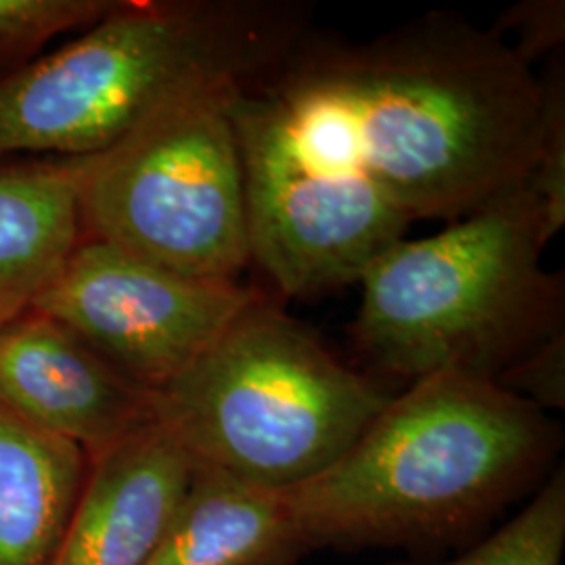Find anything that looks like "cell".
Returning a JSON list of instances; mask_svg holds the SVG:
<instances>
[{"instance_id":"2","label":"cell","mask_w":565,"mask_h":565,"mask_svg":"<svg viewBox=\"0 0 565 565\" xmlns=\"http://www.w3.org/2000/svg\"><path fill=\"white\" fill-rule=\"evenodd\" d=\"M557 450L545 411L446 371L392 396L335 463L282 494L310 548L398 545L482 520Z\"/></svg>"},{"instance_id":"13","label":"cell","mask_w":565,"mask_h":565,"mask_svg":"<svg viewBox=\"0 0 565 565\" xmlns=\"http://www.w3.org/2000/svg\"><path fill=\"white\" fill-rule=\"evenodd\" d=\"M565 546V473L559 467L522 513L484 543L446 564L562 565Z\"/></svg>"},{"instance_id":"12","label":"cell","mask_w":565,"mask_h":565,"mask_svg":"<svg viewBox=\"0 0 565 565\" xmlns=\"http://www.w3.org/2000/svg\"><path fill=\"white\" fill-rule=\"evenodd\" d=\"M88 471L81 446L0 404V565H53Z\"/></svg>"},{"instance_id":"11","label":"cell","mask_w":565,"mask_h":565,"mask_svg":"<svg viewBox=\"0 0 565 565\" xmlns=\"http://www.w3.org/2000/svg\"><path fill=\"white\" fill-rule=\"evenodd\" d=\"M308 551L282 492L195 465L149 565H291Z\"/></svg>"},{"instance_id":"10","label":"cell","mask_w":565,"mask_h":565,"mask_svg":"<svg viewBox=\"0 0 565 565\" xmlns=\"http://www.w3.org/2000/svg\"><path fill=\"white\" fill-rule=\"evenodd\" d=\"M86 158H0V329L32 310L82 242Z\"/></svg>"},{"instance_id":"4","label":"cell","mask_w":565,"mask_h":565,"mask_svg":"<svg viewBox=\"0 0 565 565\" xmlns=\"http://www.w3.org/2000/svg\"><path fill=\"white\" fill-rule=\"evenodd\" d=\"M546 243L525 184L436 235L404 237L359 279L356 342L408 384L446 371L497 382L565 327L564 279L543 266Z\"/></svg>"},{"instance_id":"7","label":"cell","mask_w":565,"mask_h":565,"mask_svg":"<svg viewBox=\"0 0 565 565\" xmlns=\"http://www.w3.org/2000/svg\"><path fill=\"white\" fill-rule=\"evenodd\" d=\"M263 291L239 281L182 275L82 239L34 310L151 394L172 382Z\"/></svg>"},{"instance_id":"9","label":"cell","mask_w":565,"mask_h":565,"mask_svg":"<svg viewBox=\"0 0 565 565\" xmlns=\"http://www.w3.org/2000/svg\"><path fill=\"white\" fill-rule=\"evenodd\" d=\"M193 459L158 419L88 457L53 565H149L193 476Z\"/></svg>"},{"instance_id":"5","label":"cell","mask_w":565,"mask_h":565,"mask_svg":"<svg viewBox=\"0 0 565 565\" xmlns=\"http://www.w3.org/2000/svg\"><path fill=\"white\" fill-rule=\"evenodd\" d=\"M390 398L263 294L153 392V415L193 463L285 492L335 463Z\"/></svg>"},{"instance_id":"14","label":"cell","mask_w":565,"mask_h":565,"mask_svg":"<svg viewBox=\"0 0 565 565\" xmlns=\"http://www.w3.org/2000/svg\"><path fill=\"white\" fill-rule=\"evenodd\" d=\"M120 0H0V78L41 57L57 36L90 28Z\"/></svg>"},{"instance_id":"1","label":"cell","mask_w":565,"mask_h":565,"mask_svg":"<svg viewBox=\"0 0 565 565\" xmlns=\"http://www.w3.org/2000/svg\"><path fill=\"white\" fill-rule=\"evenodd\" d=\"M245 168L385 221H459L522 189L543 82L494 30L427 15L361 44H306L228 105Z\"/></svg>"},{"instance_id":"17","label":"cell","mask_w":565,"mask_h":565,"mask_svg":"<svg viewBox=\"0 0 565 565\" xmlns=\"http://www.w3.org/2000/svg\"><path fill=\"white\" fill-rule=\"evenodd\" d=\"M497 34L509 32L515 44H509L513 53L532 65L539 55L562 46L565 41L564 0H524L507 9Z\"/></svg>"},{"instance_id":"16","label":"cell","mask_w":565,"mask_h":565,"mask_svg":"<svg viewBox=\"0 0 565 565\" xmlns=\"http://www.w3.org/2000/svg\"><path fill=\"white\" fill-rule=\"evenodd\" d=\"M497 384L530 404L545 408L565 406V327L534 345L518 363L505 369Z\"/></svg>"},{"instance_id":"15","label":"cell","mask_w":565,"mask_h":565,"mask_svg":"<svg viewBox=\"0 0 565 565\" xmlns=\"http://www.w3.org/2000/svg\"><path fill=\"white\" fill-rule=\"evenodd\" d=\"M543 82V132L527 191L539 203L546 239L565 226V86L564 70L551 67Z\"/></svg>"},{"instance_id":"3","label":"cell","mask_w":565,"mask_h":565,"mask_svg":"<svg viewBox=\"0 0 565 565\" xmlns=\"http://www.w3.org/2000/svg\"><path fill=\"white\" fill-rule=\"evenodd\" d=\"M306 30L291 0H120L0 78V158L97 156L189 93L252 86Z\"/></svg>"},{"instance_id":"6","label":"cell","mask_w":565,"mask_h":565,"mask_svg":"<svg viewBox=\"0 0 565 565\" xmlns=\"http://www.w3.org/2000/svg\"><path fill=\"white\" fill-rule=\"evenodd\" d=\"M239 90L189 93L86 156L82 239L182 275L239 281L252 264L242 151L228 114Z\"/></svg>"},{"instance_id":"8","label":"cell","mask_w":565,"mask_h":565,"mask_svg":"<svg viewBox=\"0 0 565 565\" xmlns=\"http://www.w3.org/2000/svg\"><path fill=\"white\" fill-rule=\"evenodd\" d=\"M0 404L88 457L156 419L149 390L34 308L0 329Z\"/></svg>"}]
</instances>
